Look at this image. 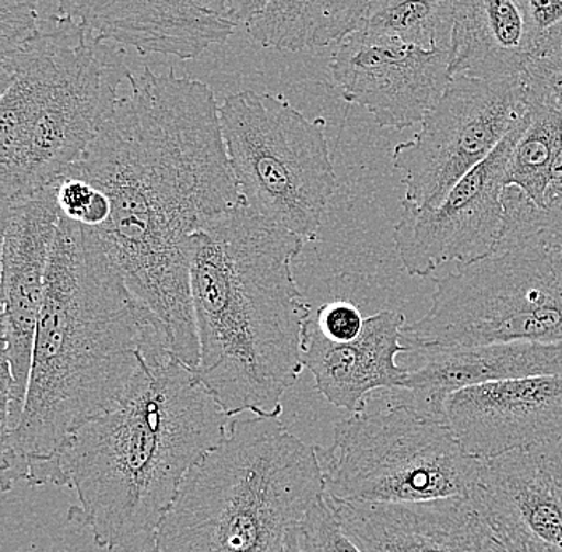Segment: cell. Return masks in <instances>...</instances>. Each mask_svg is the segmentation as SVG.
I'll list each match as a JSON object with an SVG mask.
<instances>
[{"label": "cell", "mask_w": 562, "mask_h": 552, "mask_svg": "<svg viewBox=\"0 0 562 552\" xmlns=\"http://www.w3.org/2000/svg\"><path fill=\"white\" fill-rule=\"evenodd\" d=\"M126 82L128 93L117 98L68 174L108 195L111 216L93 230L130 291L167 330L171 351L196 371L192 238L244 199L228 161L221 104L206 83L149 68Z\"/></svg>", "instance_id": "1"}, {"label": "cell", "mask_w": 562, "mask_h": 552, "mask_svg": "<svg viewBox=\"0 0 562 552\" xmlns=\"http://www.w3.org/2000/svg\"><path fill=\"white\" fill-rule=\"evenodd\" d=\"M167 330L130 291L97 232L61 216L38 318L26 406L2 439V491L68 487L61 457L76 432L111 409Z\"/></svg>", "instance_id": "2"}, {"label": "cell", "mask_w": 562, "mask_h": 552, "mask_svg": "<svg viewBox=\"0 0 562 552\" xmlns=\"http://www.w3.org/2000/svg\"><path fill=\"white\" fill-rule=\"evenodd\" d=\"M304 245L245 203L193 235L196 375L231 418H280L305 369L312 307L293 273Z\"/></svg>", "instance_id": "3"}, {"label": "cell", "mask_w": 562, "mask_h": 552, "mask_svg": "<svg viewBox=\"0 0 562 552\" xmlns=\"http://www.w3.org/2000/svg\"><path fill=\"white\" fill-rule=\"evenodd\" d=\"M232 418L170 348L147 354L125 395L91 418L61 457L79 498L69 522L105 551L149 552L182 481Z\"/></svg>", "instance_id": "4"}, {"label": "cell", "mask_w": 562, "mask_h": 552, "mask_svg": "<svg viewBox=\"0 0 562 552\" xmlns=\"http://www.w3.org/2000/svg\"><path fill=\"white\" fill-rule=\"evenodd\" d=\"M323 495L316 446L280 418L235 417L182 481L149 552H284Z\"/></svg>", "instance_id": "5"}, {"label": "cell", "mask_w": 562, "mask_h": 552, "mask_svg": "<svg viewBox=\"0 0 562 552\" xmlns=\"http://www.w3.org/2000/svg\"><path fill=\"white\" fill-rule=\"evenodd\" d=\"M130 74L109 42L59 15L0 66L2 205L55 184L82 160Z\"/></svg>", "instance_id": "6"}, {"label": "cell", "mask_w": 562, "mask_h": 552, "mask_svg": "<svg viewBox=\"0 0 562 552\" xmlns=\"http://www.w3.org/2000/svg\"><path fill=\"white\" fill-rule=\"evenodd\" d=\"M407 350L562 342V245L504 228L486 258L435 280L427 315L403 328Z\"/></svg>", "instance_id": "7"}, {"label": "cell", "mask_w": 562, "mask_h": 552, "mask_svg": "<svg viewBox=\"0 0 562 552\" xmlns=\"http://www.w3.org/2000/svg\"><path fill=\"white\" fill-rule=\"evenodd\" d=\"M325 494L334 500L411 503L470 497L483 460L451 428L406 406L350 414L318 448Z\"/></svg>", "instance_id": "8"}, {"label": "cell", "mask_w": 562, "mask_h": 552, "mask_svg": "<svg viewBox=\"0 0 562 552\" xmlns=\"http://www.w3.org/2000/svg\"><path fill=\"white\" fill-rule=\"evenodd\" d=\"M220 117L245 205L314 241L337 185L323 122L277 94L251 90L227 97Z\"/></svg>", "instance_id": "9"}, {"label": "cell", "mask_w": 562, "mask_h": 552, "mask_svg": "<svg viewBox=\"0 0 562 552\" xmlns=\"http://www.w3.org/2000/svg\"><path fill=\"white\" fill-rule=\"evenodd\" d=\"M527 109L525 76L452 77L413 139L393 150L406 202L435 207L457 182L494 153Z\"/></svg>", "instance_id": "10"}, {"label": "cell", "mask_w": 562, "mask_h": 552, "mask_svg": "<svg viewBox=\"0 0 562 552\" xmlns=\"http://www.w3.org/2000/svg\"><path fill=\"white\" fill-rule=\"evenodd\" d=\"M61 216L56 182L2 205V439L16 430L26 406L35 334Z\"/></svg>", "instance_id": "11"}, {"label": "cell", "mask_w": 562, "mask_h": 552, "mask_svg": "<svg viewBox=\"0 0 562 552\" xmlns=\"http://www.w3.org/2000/svg\"><path fill=\"white\" fill-rule=\"evenodd\" d=\"M526 123L527 109L494 153L463 176L439 205L422 207L403 200L393 243L407 275L430 277L451 262L467 266L497 248L505 224V174Z\"/></svg>", "instance_id": "12"}, {"label": "cell", "mask_w": 562, "mask_h": 552, "mask_svg": "<svg viewBox=\"0 0 562 552\" xmlns=\"http://www.w3.org/2000/svg\"><path fill=\"white\" fill-rule=\"evenodd\" d=\"M449 61V50L357 30L336 45L331 76L347 103L367 109L379 126L404 129L437 105L452 80Z\"/></svg>", "instance_id": "13"}, {"label": "cell", "mask_w": 562, "mask_h": 552, "mask_svg": "<svg viewBox=\"0 0 562 552\" xmlns=\"http://www.w3.org/2000/svg\"><path fill=\"white\" fill-rule=\"evenodd\" d=\"M470 497L508 552H562V439L484 459Z\"/></svg>", "instance_id": "14"}, {"label": "cell", "mask_w": 562, "mask_h": 552, "mask_svg": "<svg viewBox=\"0 0 562 552\" xmlns=\"http://www.w3.org/2000/svg\"><path fill=\"white\" fill-rule=\"evenodd\" d=\"M442 421L481 459L562 439V375L497 380L446 399Z\"/></svg>", "instance_id": "15"}, {"label": "cell", "mask_w": 562, "mask_h": 552, "mask_svg": "<svg viewBox=\"0 0 562 552\" xmlns=\"http://www.w3.org/2000/svg\"><path fill=\"white\" fill-rule=\"evenodd\" d=\"M326 498L361 552H508L472 497L411 503Z\"/></svg>", "instance_id": "16"}, {"label": "cell", "mask_w": 562, "mask_h": 552, "mask_svg": "<svg viewBox=\"0 0 562 552\" xmlns=\"http://www.w3.org/2000/svg\"><path fill=\"white\" fill-rule=\"evenodd\" d=\"M109 44L195 59L237 30L199 0H58V13Z\"/></svg>", "instance_id": "17"}, {"label": "cell", "mask_w": 562, "mask_h": 552, "mask_svg": "<svg viewBox=\"0 0 562 552\" xmlns=\"http://www.w3.org/2000/svg\"><path fill=\"white\" fill-rule=\"evenodd\" d=\"M416 368L402 388L389 392V404L406 406L428 420L442 421L452 393L497 380L562 375V342H509L490 346L407 350Z\"/></svg>", "instance_id": "18"}, {"label": "cell", "mask_w": 562, "mask_h": 552, "mask_svg": "<svg viewBox=\"0 0 562 552\" xmlns=\"http://www.w3.org/2000/svg\"><path fill=\"white\" fill-rule=\"evenodd\" d=\"M403 313L384 311L364 319L363 333L351 342L326 339L308 319L304 339V365L329 404L350 414L367 409L374 392L402 388L409 369L396 358L403 346Z\"/></svg>", "instance_id": "19"}, {"label": "cell", "mask_w": 562, "mask_h": 552, "mask_svg": "<svg viewBox=\"0 0 562 552\" xmlns=\"http://www.w3.org/2000/svg\"><path fill=\"white\" fill-rule=\"evenodd\" d=\"M449 56L451 77L525 76L533 48L519 0H456Z\"/></svg>", "instance_id": "20"}, {"label": "cell", "mask_w": 562, "mask_h": 552, "mask_svg": "<svg viewBox=\"0 0 562 552\" xmlns=\"http://www.w3.org/2000/svg\"><path fill=\"white\" fill-rule=\"evenodd\" d=\"M374 0H270L246 30L261 47L280 52L337 45L358 30Z\"/></svg>", "instance_id": "21"}, {"label": "cell", "mask_w": 562, "mask_h": 552, "mask_svg": "<svg viewBox=\"0 0 562 552\" xmlns=\"http://www.w3.org/2000/svg\"><path fill=\"white\" fill-rule=\"evenodd\" d=\"M561 153L562 111L527 100V123L509 157L505 188L521 190L533 205L543 210L551 173Z\"/></svg>", "instance_id": "22"}, {"label": "cell", "mask_w": 562, "mask_h": 552, "mask_svg": "<svg viewBox=\"0 0 562 552\" xmlns=\"http://www.w3.org/2000/svg\"><path fill=\"white\" fill-rule=\"evenodd\" d=\"M456 0H374L358 30L392 35L428 50H449Z\"/></svg>", "instance_id": "23"}, {"label": "cell", "mask_w": 562, "mask_h": 552, "mask_svg": "<svg viewBox=\"0 0 562 552\" xmlns=\"http://www.w3.org/2000/svg\"><path fill=\"white\" fill-rule=\"evenodd\" d=\"M504 206L505 224L521 230L540 232L562 245V153L551 173L543 210L516 188H505Z\"/></svg>", "instance_id": "24"}, {"label": "cell", "mask_w": 562, "mask_h": 552, "mask_svg": "<svg viewBox=\"0 0 562 552\" xmlns=\"http://www.w3.org/2000/svg\"><path fill=\"white\" fill-rule=\"evenodd\" d=\"M284 552H361L344 532L326 495L312 506L291 533Z\"/></svg>", "instance_id": "25"}, {"label": "cell", "mask_w": 562, "mask_h": 552, "mask_svg": "<svg viewBox=\"0 0 562 552\" xmlns=\"http://www.w3.org/2000/svg\"><path fill=\"white\" fill-rule=\"evenodd\" d=\"M41 0H0V66L13 61L42 34Z\"/></svg>", "instance_id": "26"}, {"label": "cell", "mask_w": 562, "mask_h": 552, "mask_svg": "<svg viewBox=\"0 0 562 552\" xmlns=\"http://www.w3.org/2000/svg\"><path fill=\"white\" fill-rule=\"evenodd\" d=\"M56 200L63 216L87 227H101L111 216L108 195L79 176L68 174L56 182Z\"/></svg>", "instance_id": "27"}, {"label": "cell", "mask_w": 562, "mask_h": 552, "mask_svg": "<svg viewBox=\"0 0 562 552\" xmlns=\"http://www.w3.org/2000/svg\"><path fill=\"white\" fill-rule=\"evenodd\" d=\"M533 56L562 50V0H519Z\"/></svg>", "instance_id": "28"}, {"label": "cell", "mask_w": 562, "mask_h": 552, "mask_svg": "<svg viewBox=\"0 0 562 552\" xmlns=\"http://www.w3.org/2000/svg\"><path fill=\"white\" fill-rule=\"evenodd\" d=\"M527 100L562 111V50L532 56L525 70Z\"/></svg>", "instance_id": "29"}, {"label": "cell", "mask_w": 562, "mask_h": 552, "mask_svg": "<svg viewBox=\"0 0 562 552\" xmlns=\"http://www.w3.org/2000/svg\"><path fill=\"white\" fill-rule=\"evenodd\" d=\"M314 325L333 342H351L363 333L364 319L360 308L347 301H334L322 305L312 315Z\"/></svg>", "instance_id": "30"}, {"label": "cell", "mask_w": 562, "mask_h": 552, "mask_svg": "<svg viewBox=\"0 0 562 552\" xmlns=\"http://www.w3.org/2000/svg\"><path fill=\"white\" fill-rule=\"evenodd\" d=\"M270 0H226L223 15L234 24H248L266 9Z\"/></svg>", "instance_id": "31"}, {"label": "cell", "mask_w": 562, "mask_h": 552, "mask_svg": "<svg viewBox=\"0 0 562 552\" xmlns=\"http://www.w3.org/2000/svg\"><path fill=\"white\" fill-rule=\"evenodd\" d=\"M199 2L205 5L206 9L213 10V12L223 13L226 0H199Z\"/></svg>", "instance_id": "32"}]
</instances>
